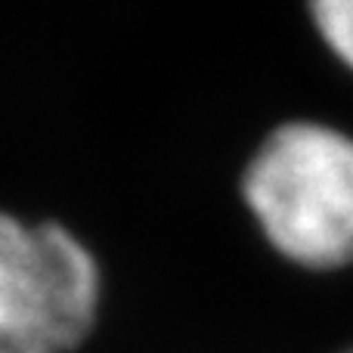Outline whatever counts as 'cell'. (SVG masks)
Instances as JSON below:
<instances>
[{"label":"cell","instance_id":"6da1fadb","mask_svg":"<svg viewBox=\"0 0 353 353\" xmlns=\"http://www.w3.org/2000/svg\"><path fill=\"white\" fill-rule=\"evenodd\" d=\"M263 239L307 270L353 263V137L323 121L279 124L242 176Z\"/></svg>","mask_w":353,"mask_h":353},{"label":"cell","instance_id":"3957f363","mask_svg":"<svg viewBox=\"0 0 353 353\" xmlns=\"http://www.w3.org/2000/svg\"><path fill=\"white\" fill-rule=\"evenodd\" d=\"M310 16L325 47L353 72V0H310Z\"/></svg>","mask_w":353,"mask_h":353},{"label":"cell","instance_id":"7a4b0ae2","mask_svg":"<svg viewBox=\"0 0 353 353\" xmlns=\"http://www.w3.org/2000/svg\"><path fill=\"white\" fill-rule=\"evenodd\" d=\"M99 294V263L74 232L0 211V353H72Z\"/></svg>","mask_w":353,"mask_h":353},{"label":"cell","instance_id":"277c9868","mask_svg":"<svg viewBox=\"0 0 353 353\" xmlns=\"http://www.w3.org/2000/svg\"><path fill=\"white\" fill-rule=\"evenodd\" d=\"M350 353H353V350H350Z\"/></svg>","mask_w":353,"mask_h":353}]
</instances>
